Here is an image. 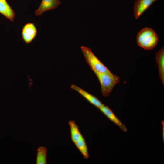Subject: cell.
Here are the masks:
<instances>
[{
	"instance_id": "6da1fadb",
	"label": "cell",
	"mask_w": 164,
	"mask_h": 164,
	"mask_svg": "<svg viewBox=\"0 0 164 164\" xmlns=\"http://www.w3.org/2000/svg\"><path fill=\"white\" fill-rule=\"evenodd\" d=\"M137 43L140 47L146 50L154 48L157 44L158 37L156 32L149 27L142 29L138 33Z\"/></svg>"
},
{
	"instance_id": "7a4b0ae2",
	"label": "cell",
	"mask_w": 164,
	"mask_h": 164,
	"mask_svg": "<svg viewBox=\"0 0 164 164\" xmlns=\"http://www.w3.org/2000/svg\"><path fill=\"white\" fill-rule=\"evenodd\" d=\"M93 72L96 75L100 84L102 95L104 97H108L115 86L119 82V77L112 73Z\"/></svg>"
},
{
	"instance_id": "3957f363",
	"label": "cell",
	"mask_w": 164,
	"mask_h": 164,
	"mask_svg": "<svg viewBox=\"0 0 164 164\" xmlns=\"http://www.w3.org/2000/svg\"><path fill=\"white\" fill-rule=\"evenodd\" d=\"M81 49L87 63L90 66L91 70L93 72L112 73L95 55L90 48L81 46Z\"/></svg>"
},
{
	"instance_id": "277c9868",
	"label": "cell",
	"mask_w": 164,
	"mask_h": 164,
	"mask_svg": "<svg viewBox=\"0 0 164 164\" xmlns=\"http://www.w3.org/2000/svg\"><path fill=\"white\" fill-rule=\"evenodd\" d=\"M37 30L35 25L32 23L26 24L23 27L22 32L23 41L27 44L31 43L36 36Z\"/></svg>"
},
{
	"instance_id": "5b68a950",
	"label": "cell",
	"mask_w": 164,
	"mask_h": 164,
	"mask_svg": "<svg viewBox=\"0 0 164 164\" xmlns=\"http://www.w3.org/2000/svg\"><path fill=\"white\" fill-rule=\"evenodd\" d=\"M110 121L118 126L125 132L127 131L126 126L116 116L112 110L108 106L103 104L98 108Z\"/></svg>"
},
{
	"instance_id": "8992f818",
	"label": "cell",
	"mask_w": 164,
	"mask_h": 164,
	"mask_svg": "<svg viewBox=\"0 0 164 164\" xmlns=\"http://www.w3.org/2000/svg\"><path fill=\"white\" fill-rule=\"evenodd\" d=\"M60 0H42L38 8L35 11L36 16H39L47 11L55 9L60 4Z\"/></svg>"
},
{
	"instance_id": "52a82bcc",
	"label": "cell",
	"mask_w": 164,
	"mask_h": 164,
	"mask_svg": "<svg viewBox=\"0 0 164 164\" xmlns=\"http://www.w3.org/2000/svg\"><path fill=\"white\" fill-rule=\"evenodd\" d=\"M71 88L77 91L90 103L97 108H99L104 104L96 97L76 85L72 84Z\"/></svg>"
},
{
	"instance_id": "ba28073f",
	"label": "cell",
	"mask_w": 164,
	"mask_h": 164,
	"mask_svg": "<svg viewBox=\"0 0 164 164\" xmlns=\"http://www.w3.org/2000/svg\"><path fill=\"white\" fill-rule=\"evenodd\" d=\"M153 3V2L151 0H136L133 7L135 19H138Z\"/></svg>"
},
{
	"instance_id": "9c48e42d",
	"label": "cell",
	"mask_w": 164,
	"mask_h": 164,
	"mask_svg": "<svg viewBox=\"0 0 164 164\" xmlns=\"http://www.w3.org/2000/svg\"><path fill=\"white\" fill-rule=\"evenodd\" d=\"M0 13L10 21H14L15 12L6 0H0Z\"/></svg>"
},
{
	"instance_id": "30bf717a",
	"label": "cell",
	"mask_w": 164,
	"mask_h": 164,
	"mask_svg": "<svg viewBox=\"0 0 164 164\" xmlns=\"http://www.w3.org/2000/svg\"><path fill=\"white\" fill-rule=\"evenodd\" d=\"M155 59L157 64L159 75L163 84H164V48L162 47L156 52Z\"/></svg>"
},
{
	"instance_id": "8fae6325",
	"label": "cell",
	"mask_w": 164,
	"mask_h": 164,
	"mask_svg": "<svg viewBox=\"0 0 164 164\" xmlns=\"http://www.w3.org/2000/svg\"><path fill=\"white\" fill-rule=\"evenodd\" d=\"M70 126L71 138L72 142L75 144L82 136L78 126L74 120H70L68 122Z\"/></svg>"
},
{
	"instance_id": "7c38bea8",
	"label": "cell",
	"mask_w": 164,
	"mask_h": 164,
	"mask_svg": "<svg viewBox=\"0 0 164 164\" xmlns=\"http://www.w3.org/2000/svg\"><path fill=\"white\" fill-rule=\"evenodd\" d=\"M74 144L84 158L85 159H88L89 157L88 149L85 139L83 136L82 135Z\"/></svg>"
},
{
	"instance_id": "4fadbf2b",
	"label": "cell",
	"mask_w": 164,
	"mask_h": 164,
	"mask_svg": "<svg viewBox=\"0 0 164 164\" xmlns=\"http://www.w3.org/2000/svg\"><path fill=\"white\" fill-rule=\"evenodd\" d=\"M47 152L46 148L44 146H39L37 149L36 164H47Z\"/></svg>"
},
{
	"instance_id": "5bb4252c",
	"label": "cell",
	"mask_w": 164,
	"mask_h": 164,
	"mask_svg": "<svg viewBox=\"0 0 164 164\" xmlns=\"http://www.w3.org/2000/svg\"><path fill=\"white\" fill-rule=\"evenodd\" d=\"M161 124H162V139H163V142H164V121L163 120V121H162Z\"/></svg>"
},
{
	"instance_id": "9a60e30c",
	"label": "cell",
	"mask_w": 164,
	"mask_h": 164,
	"mask_svg": "<svg viewBox=\"0 0 164 164\" xmlns=\"http://www.w3.org/2000/svg\"><path fill=\"white\" fill-rule=\"evenodd\" d=\"M151 1H152L153 2L156 1L157 0H151Z\"/></svg>"
}]
</instances>
